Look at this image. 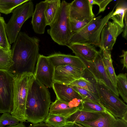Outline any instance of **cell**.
Wrapping results in <instances>:
<instances>
[{"label":"cell","mask_w":127,"mask_h":127,"mask_svg":"<svg viewBox=\"0 0 127 127\" xmlns=\"http://www.w3.org/2000/svg\"><path fill=\"white\" fill-rule=\"evenodd\" d=\"M38 39L20 32L11 49L13 65L9 70L14 75L25 73L34 75L40 54Z\"/></svg>","instance_id":"cell-1"},{"label":"cell","mask_w":127,"mask_h":127,"mask_svg":"<svg viewBox=\"0 0 127 127\" xmlns=\"http://www.w3.org/2000/svg\"><path fill=\"white\" fill-rule=\"evenodd\" d=\"M52 88L57 99L69 104L71 106L78 108L83 99L81 95L71 86L54 82Z\"/></svg>","instance_id":"cell-11"},{"label":"cell","mask_w":127,"mask_h":127,"mask_svg":"<svg viewBox=\"0 0 127 127\" xmlns=\"http://www.w3.org/2000/svg\"><path fill=\"white\" fill-rule=\"evenodd\" d=\"M123 28L113 21H108L102 29L100 35V49L111 51L118 36L123 32Z\"/></svg>","instance_id":"cell-12"},{"label":"cell","mask_w":127,"mask_h":127,"mask_svg":"<svg viewBox=\"0 0 127 127\" xmlns=\"http://www.w3.org/2000/svg\"><path fill=\"white\" fill-rule=\"evenodd\" d=\"M75 123L77 127H84L79 124L76 123Z\"/></svg>","instance_id":"cell-42"},{"label":"cell","mask_w":127,"mask_h":127,"mask_svg":"<svg viewBox=\"0 0 127 127\" xmlns=\"http://www.w3.org/2000/svg\"><path fill=\"white\" fill-rule=\"evenodd\" d=\"M34 11L33 3L31 0L19 5L14 10L6 25L7 35L10 44L14 42L23 24L32 17Z\"/></svg>","instance_id":"cell-7"},{"label":"cell","mask_w":127,"mask_h":127,"mask_svg":"<svg viewBox=\"0 0 127 127\" xmlns=\"http://www.w3.org/2000/svg\"><path fill=\"white\" fill-rule=\"evenodd\" d=\"M19 122L12 116L10 113H4L0 117V127L16 125L18 124Z\"/></svg>","instance_id":"cell-32"},{"label":"cell","mask_w":127,"mask_h":127,"mask_svg":"<svg viewBox=\"0 0 127 127\" xmlns=\"http://www.w3.org/2000/svg\"><path fill=\"white\" fill-rule=\"evenodd\" d=\"M122 119L125 121L127 122V112L125 113Z\"/></svg>","instance_id":"cell-41"},{"label":"cell","mask_w":127,"mask_h":127,"mask_svg":"<svg viewBox=\"0 0 127 127\" xmlns=\"http://www.w3.org/2000/svg\"><path fill=\"white\" fill-rule=\"evenodd\" d=\"M100 113H96L86 111L79 109L66 118L67 123H77L80 122H88L95 120L100 116Z\"/></svg>","instance_id":"cell-21"},{"label":"cell","mask_w":127,"mask_h":127,"mask_svg":"<svg viewBox=\"0 0 127 127\" xmlns=\"http://www.w3.org/2000/svg\"><path fill=\"white\" fill-rule=\"evenodd\" d=\"M14 76L9 70L0 69V113L12 110Z\"/></svg>","instance_id":"cell-8"},{"label":"cell","mask_w":127,"mask_h":127,"mask_svg":"<svg viewBox=\"0 0 127 127\" xmlns=\"http://www.w3.org/2000/svg\"><path fill=\"white\" fill-rule=\"evenodd\" d=\"M79 58L84 64L86 69L92 74L95 80L101 81L116 95L119 96L116 88L111 82L106 72L102 61L100 49L93 61H88L82 58Z\"/></svg>","instance_id":"cell-9"},{"label":"cell","mask_w":127,"mask_h":127,"mask_svg":"<svg viewBox=\"0 0 127 127\" xmlns=\"http://www.w3.org/2000/svg\"><path fill=\"white\" fill-rule=\"evenodd\" d=\"M127 11L125 13L124 18V27L123 28V33L122 36L124 38L127 39Z\"/></svg>","instance_id":"cell-36"},{"label":"cell","mask_w":127,"mask_h":127,"mask_svg":"<svg viewBox=\"0 0 127 127\" xmlns=\"http://www.w3.org/2000/svg\"><path fill=\"white\" fill-rule=\"evenodd\" d=\"M28 127H53L45 123H39L30 125Z\"/></svg>","instance_id":"cell-38"},{"label":"cell","mask_w":127,"mask_h":127,"mask_svg":"<svg viewBox=\"0 0 127 127\" xmlns=\"http://www.w3.org/2000/svg\"><path fill=\"white\" fill-rule=\"evenodd\" d=\"M4 127H26L23 123L20 122L18 124L15 125L7 126Z\"/></svg>","instance_id":"cell-40"},{"label":"cell","mask_w":127,"mask_h":127,"mask_svg":"<svg viewBox=\"0 0 127 127\" xmlns=\"http://www.w3.org/2000/svg\"><path fill=\"white\" fill-rule=\"evenodd\" d=\"M69 85L80 87L96 93L94 85L83 77L75 80Z\"/></svg>","instance_id":"cell-31"},{"label":"cell","mask_w":127,"mask_h":127,"mask_svg":"<svg viewBox=\"0 0 127 127\" xmlns=\"http://www.w3.org/2000/svg\"><path fill=\"white\" fill-rule=\"evenodd\" d=\"M114 127H127V122L121 118H116Z\"/></svg>","instance_id":"cell-37"},{"label":"cell","mask_w":127,"mask_h":127,"mask_svg":"<svg viewBox=\"0 0 127 127\" xmlns=\"http://www.w3.org/2000/svg\"><path fill=\"white\" fill-rule=\"evenodd\" d=\"M46 4V0L36 4L32 17L31 23L32 28L37 34H44L47 26L44 14Z\"/></svg>","instance_id":"cell-16"},{"label":"cell","mask_w":127,"mask_h":127,"mask_svg":"<svg viewBox=\"0 0 127 127\" xmlns=\"http://www.w3.org/2000/svg\"><path fill=\"white\" fill-rule=\"evenodd\" d=\"M95 80L94 85L101 104L116 118L122 119L127 112V105L103 83Z\"/></svg>","instance_id":"cell-6"},{"label":"cell","mask_w":127,"mask_h":127,"mask_svg":"<svg viewBox=\"0 0 127 127\" xmlns=\"http://www.w3.org/2000/svg\"><path fill=\"white\" fill-rule=\"evenodd\" d=\"M51 103L48 89L32 75L29 81L26 100L27 121L35 124L44 121L49 113Z\"/></svg>","instance_id":"cell-2"},{"label":"cell","mask_w":127,"mask_h":127,"mask_svg":"<svg viewBox=\"0 0 127 127\" xmlns=\"http://www.w3.org/2000/svg\"><path fill=\"white\" fill-rule=\"evenodd\" d=\"M55 68L57 67L67 65H70L84 71L86 67L81 60L78 57L70 55L56 53L47 56Z\"/></svg>","instance_id":"cell-15"},{"label":"cell","mask_w":127,"mask_h":127,"mask_svg":"<svg viewBox=\"0 0 127 127\" xmlns=\"http://www.w3.org/2000/svg\"><path fill=\"white\" fill-rule=\"evenodd\" d=\"M116 6L102 18L101 16L94 18L88 25L79 31L73 33L69 44L78 43L92 45L99 47L100 35L103 27L111 17Z\"/></svg>","instance_id":"cell-4"},{"label":"cell","mask_w":127,"mask_h":127,"mask_svg":"<svg viewBox=\"0 0 127 127\" xmlns=\"http://www.w3.org/2000/svg\"><path fill=\"white\" fill-rule=\"evenodd\" d=\"M100 113V116L95 120L77 123L84 127H114L116 118L111 113L107 110Z\"/></svg>","instance_id":"cell-18"},{"label":"cell","mask_w":127,"mask_h":127,"mask_svg":"<svg viewBox=\"0 0 127 127\" xmlns=\"http://www.w3.org/2000/svg\"><path fill=\"white\" fill-rule=\"evenodd\" d=\"M115 10L114 11L110 19L113 21L117 23L123 28L124 25V14L127 11V1H122L118 5L116 4Z\"/></svg>","instance_id":"cell-23"},{"label":"cell","mask_w":127,"mask_h":127,"mask_svg":"<svg viewBox=\"0 0 127 127\" xmlns=\"http://www.w3.org/2000/svg\"><path fill=\"white\" fill-rule=\"evenodd\" d=\"M100 49L102 61L107 74L112 83L116 88L117 75L112 65L111 51L104 49Z\"/></svg>","instance_id":"cell-22"},{"label":"cell","mask_w":127,"mask_h":127,"mask_svg":"<svg viewBox=\"0 0 127 127\" xmlns=\"http://www.w3.org/2000/svg\"><path fill=\"white\" fill-rule=\"evenodd\" d=\"M69 5L70 3L65 0L62 1L57 15L47 30L48 33L55 42L59 45L67 47L73 34L70 26Z\"/></svg>","instance_id":"cell-5"},{"label":"cell","mask_w":127,"mask_h":127,"mask_svg":"<svg viewBox=\"0 0 127 127\" xmlns=\"http://www.w3.org/2000/svg\"><path fill=\"white\" fill-rule=\"evenodd\" d=\"M79 108L71 106L68 103L57 99L50 105L49 113L67 118Z\"/></svg>","instance_id":"cell-19"},{"label":"cell","mask_w":127,"mask_h":127,"mask_svg":"<svg viewBox=\"0 0 127 127\" xmlns=\"http://www.w3.org/2000/svg\"><path fill=\"white\" fill-rule=\"evenodd\" d=\"M122 53V54L119 57L123 58L120 61L121 63L123 65V67L122 69L123 70L124 68L126 69L127 68V51L123 50Z\"/></svg>","instance_id":"cell-35"},{"label":"cell","mask_w":127,"mask_h":127,"mask_svg":"<svg viewBox=\"0 0 127 127\" xmlns=\"http://www.w3.org/2000/svg\"><path fill=\"white\" fill-rule=\"evenodd\" d=\"M33 74L25 73L14 75L13 106L10 113L20 122H25L27 120L26 100L29 81Z\"/></svg>","instance_id":"cell-3"},{"label":"cell","mask_w":127,"mask_h":127,"mask_svg":"<svg viewBox=\"0 0 127 127\" xmlns=\"http://www.w3.org/2000/svg\"><path fill=\"white\" fill-rule=\"evenodd\" d=\"M116 88L119 94L124 101L127 102V78L126 73H120L117 76Z\"/></svg>","instance_id":"cell-26"},{"label":"cell","mask_w":127,"mask_h":127,"mask_svg":"<svg viewBox=\"0 0 127 127\" xmlns=\"http://www.w3.org/2000/svg\"><path fill=\"white\" fill-rule=\"evenodd\" d=\"M6 25L3 18L0 16V47L4 50H10L11 49V44L7 35Z\"/></svg>","instance_id":"cell-28"},{"label":"cell","mask_w":127,"mask_h":127,"mask_svg":"<svg viewBox=\"0 0 127 127\" xmlns=\"http://www.w3.org/2000/svg\"><path fill=\"white\" fill-rule=\"evenodd\" d=\"M70 86L81 95L83 99H87L102 105L99 101L96 93L80 87Z\"/></svg>","instance_id":"cell-30"},{"label":"cell","mask_w":127,"mask_h":127,"mask_svg":"<svg viewBox=\"0 0 127 127\" xmlns=\"http://www.w3.org/2000/svg\"><path fill=\"white\" fill-rule=\"evenodd\" d=\"M84 75V71L71 65L60 66L55 68L54 82L69 85Z\"/></svg>","instance_id":"cell-14"},{"label":"cell","mask_w":127,"mask_h":127,"mask_svg":"<svg viewBox=\"0 0 127 127\" xmlns=\"http://www.w3.org/2000/svg\"><path fill=\"white\" fill-rule=\"evenodd\" d=\"M95 4L98 5L99 7V10L97 14L102 12H103L105 10L107 5L112 0H94Z\"/></svg>","instance_id":"cell-34"},{"label":"cell","mask_w":127,"mask_h":127,"mask_svg":"<svg viewBox=\"0 0 127 127\" xmlns=\"http://www.w3.org/2000/svg\"><path fill=\"white\" fill-rule=\"evenodd\" d=\"M68 47L75 56L89 61H93L98 52L93 45L90 44L74 43Z\"/></svg>","instance_id":"cell-17"},{"label":"cell","mask_w":127,"mask_h":127,"mask_svg":"<svg viewBox=\"0 0 127 127\" xmlns=\"http://www.w3.org/2000/svg\"><path fill=\"white\" fill-rule=\"evenodd\" d=\"M78 108L81 110L96 113L107 110L102 105L85 98L83 99Z\"/></svg>","instance_id":"cell-25"},{"label":"cell","mask_w":127,"mask_h":127,"mask_svg":"<svg viewBox=\"0 0 127 127\" xmlns=\"http://www.w3.org/2000/svg\"><path fill=\"white\" fill-rule=\"evenodd\" d=\"M63 127H77L75 123L67 122Z\"/></svg>","instance_id":"cell-39"},{"label":"cell","mask_w":127,"mask_h":127,"mask_svg":"<svg viewBox=\"0 0 127 127\" xmlns=\"http://www.w3.org/2000/svg\"><path fill=\"white\" fill-rule=\"evenodd\" d=\"M0 48H1L0 47Z\"/></svg>","instance_id":"cell-43"},{"label":"cell","mask_w":127,"mask_h":127,"mask_svg":"<svg viewBox=\"0 0 127 127\" xmlns=\"http://www.w3.org/2000/svg\"><path fill=\"white\" fill-rule=\"evenodd\" d=\"M92 5L88 0H75L70 3L69 15L70 20L82 21L95 18Z\"/></svg>","instance_id":"cell-13"},{"label":"cell","mask_w":127,"mask_h":127,"mask_svg":"<svg viewBox=\"0 0 127 127\" xmlns=\"http://www.w3.org/2000/svg\"><path fill=\"white\" fill-rule=\"evenodd\" d=\"M46 6L44 14L47 26H50L55 20L60 9V0H46Z\"/></svg>","instance_id":"cell-20"},{"label":"cell","mask_w":127,"mask_h":127,"mask_svg":"<svg viewBox=\"0 0 127 127\" xmlns=\"http://www.w3.org/2000/svg\"><path fill=\"white\" fill-rule=\"evenodd\" d=\"M66 118L49 112L44 121L45 123L53 127H63L67 123Z\"/></svg>","instance_id":"cell-29"},{"label":"cell","mask_w":127,"mask_h":127,"mask_svg":"<svg viewBox=\"0 0 127 127\" xmlns=\"http://www.w3.org/2000/svg\"><path fill=\"white\" fill-rule=\"evenodd\" d=\"M29 0H0V13L8 14L19 5Z\"/></svg>","instance_id":"cell-24"},{"label":"cell","mask_w":127,"mask_h":127,"mask_svg":"<svg viewBox=\"0 0 127 127\" xmlns=\"http://www.w3.org/2000/svg\"><path fill=\"white\" fill-rule=\"evenodd\" d=\"M13 64L11 49L0 48V69L9 70Z\"/></svg>","instance_id":"cell-27"},{"label":"cell","mask_w":127,"mask_h":127,"mask_svg":"<svg viewBox=\"0 0 127 127\" xmlns=\"http://www.w3.org/2000/svg\"><path fill=\"white\" fill-rule=\"evenodd\" d=\"M55 68L47 57L40 54L34 73L35 78L47 87L52 88Z\"/></svg>","instance_id":"cell-10"},{"label":"cell","mask_w":127,"mask_h":127,"mask_svg":"<svg viewBox=\"0 0 127 127\" xmlns=\"http://www.w3.org/2000/svg\"><path fill=\"white\" fill-rule=\"evenodd\" d=\"M93 19L85 20L82 21L70 20L71 32L73 33L79 31L89 24Z\"/></svg>","instance_id":"cell-33"}]
</instances>
